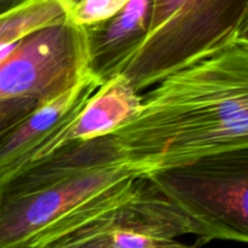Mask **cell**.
Returning a JSON list of instances; mask_svg holds the SVG:
<instances>
[{
  "instance_id": "9",
  "label": "cell",
  "mask_w": 248,
  "mask_h": 248,
  "mask_svg": "<svg viewBox=\"0 0 248 248\" xmlns=\"http://www.w3.org/2000/svg\"><path fill=\"white\" fill-rule=\"evenodd\" d=\"M101 86L89 73L77 86L41 106L0 143V170L18 162L52 135L69 125Z\"/></svg>"
},
{
  "instance_id": "8",
  "label": "cell",
  "mask_w": 248,
  "mask_h": 248,
  "mask_svg": "<svg viewBox=\"0 0 248 248\" xmlns=\"http://www.w3.org/2000/svg\"><path fill=\"white\" fill-rule=\"evenodd\" d=\"M152 0H131L118 14L82 27L89 72L103 85L121 74L148 31Z\"/></svg>"
},
{
  "instance_id": "10",
  "label": "cell",
  "mask_w": 248,
  "mask_h": 248,
  "mask_svg": "<svg viewBox=\"0 0 248 248\" xmlns=\"http://www.w3.org/2000/svg\"><path fill=\"white\" fill-rule=\"evenodd\" d=\"M68 0H31L0 16V48L16 43L28 34L69 19Z\"/></svg>"
},
{
  "instance_id": "13",
  "label": "cell",
  "mask_w": 248,
  "mask_h": 248,
  "mask_svg": "<svg viewBox=\"0 0 248 248\" xmlns=\"http://www.w3.org/2000/svg\"><path fill=\"white\" fill-rule=\"evenodd\" d=\"M23 1H26V2H28V1H31V0H23Z\"/></svg>"
},
{
  "instance_id": "3",
  "label": "cell",
  "mask_w": 248,
  "mask_h": 248,
  "mask_svg": "<svg viewBox=\"0 0 248 248\" xmlns=\"http://www.w3.org/2000/svg\"><path fill=\"white\" fill-rule=\"evenodd\" d=\"M207 232L148 177L94 201L31 248H202Z\"/></svg>"
},
{
  "instance_id": "7",
  "label": "cell",
  "mask_w": 248,
  "mask_h": 248,
  "mask_svg": "<svg viewBox=\"0 0 248 248\" xmlns=\"http://www.w3.org/2000/svg\"><path fill=\"white\" fill-rule=\"evenodd\" d=\"M142 96L130 81L123 74L116 75L97 89L69 125L5 170L41 159L67 143L110 135L137 111Z\"/></svg>"
},
{
  "instance_id": "5",
  "label": "cell",
  "mask_w": 248,
  "mask_h": 248,
  "mask_svg": "<svg viewBox=\"0 0 248 248\" xmlns=\"http://www.w3.org/2000/svg\"><path fill=\"white\" fill-rule=\"evenodd\" d=\"M148 178L205 229L210 242L247 244L248 149L208 155Z\"/></svg>"
},
{
  "instance_id": "6",
  "label": "cell",
  "mask_w": 248,
  "mask_h": 248,
  "mask_svg": "<svg viewBox=\"0 0 248 248\" xmlns=\"http://www.w3.org/2000/svg\"><path fill=\"white\" fill-rule=\"evenodd\" d=\"M89 73L84 29L69 19L51 24L0 48V101L35 98L46 104Z\"/></svg>"
},
{
  "instance_id": "11",
  "label": "cell",
  "mask_w": 248,
  "mask_h": 248,
  "mask_svg": "<svg viewBox=\"0 0 248 248\" xmlns=\"http://www.w3.org/2000/svg\"><path fill=\"white\" fill-rule=\"evenodd\" d=\"M131 0H68L69 21L78 27H86L104 21L118 14Z\"/></svg>"
},
{
  "instance_id": "4",
  "label": "cell",
  "mask_w": 248,
  "mask_h": 248,
  "mask_svg": "<svg viewBox=\"0 0 248 248\" xmlns=\"http://www.w3.org/2000/svg\"><path fill=\"white\" fill-rule=\"evenodd\" d=\"M248 39V0H152L148 31L121 74L136 92Z\"/></svg>"
},
{
  "instance_id": "1",
  "label": "cell",
  "mask_w": 248,
  "mask_h": 248,
  "mask_svg": "<svg viewBox=\"0 0 248 248\" xmlns=\"http://www.w3.org/2000/svg\"><path fill=\"white\" fill-rule=\"evenodd\" d=\"M110 136L143 177L248 149V39L165 78Z\"/></svg>"
},
{
  "instance_id": "2",
  "label": "cell",
  "mask_w": 248,
  "mask_h": 248,
  "mask_svg": "<svg viewBox=\"0 0 248 248\" xmlns=\"http://www.w3.org/2000/svg\"><path fill=\"white\" fill-rule=\"evenodd\" d=\"M140 177L110 135L0 170V248H31L61 222Z\"/></svg>"
},
{
  "instance_id": "12",
  "label": "cell",
  "mask_w": 248,
  "mask_h": 248,
  "mask_svg": "<svg viewBox=\"0 0 248 248\" xmlns=\"http://www.w3.org/2000/svg\"><path fill=\"white\" fill-rule=\"evenodd\" d=\"M41 106H44L43 102L35 98L0 101V143L14 128L21 125Z\"/></svg>"
}]
</instances>
